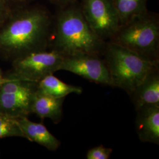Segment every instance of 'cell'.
Instances as JSON below:
<instances>
[{"mask_svg":"<svg viewBox=\"0 0 159 159\" xmlns=\"http://www.w3.org/2000/svg\"><path fill=\"white\" fill-rule=\"evenodd\" d=\"M53 27L48 12L31 8L8 17L0 27V52L13 60L50 46Z\"/></svg>","mask_w":159,"mask_h":159,"instance_id":"obj_1","label":"cell"},{"mask_svg":"<svg viewBox=\"0 0 159 159\" xmlns=\"http://www.w3.org/2000/svg\"><path fill=\"white\" fill-rule=\"evenodd\" d=\"M51 49L64 56L79 54L103 56L106 42L102 40L91 29L75 2L66 6L60 12L53 27Z\"/></svg>","mask_w":159,"mask_h":159,"instance_id":"obj_2","label":"cell"},{"mask_svg":"<svg viewBox=\"0 0 159 159\" xmlns=\"http://www.w3.org/2000/svg\"><path fill=\"white\" fill-rule=\"evenodd\" d=\"M102 57L108 68L112 87L129 95L159 64L146 60L134 52L112 42L107 43Z\"/></svg>","mask_w":159,"mask_h":159,"instance_id":"obj_3","label":"cell"},{"mask_svg":"<svg viewBox=\"0 0 159 159\" xmlns=\"http://www.w3.org/2000/svg\"><path fill=\"white\" fill-rule=\"evenodd\" d=\"M112 42L143 58L159 64V21L148 11L121 26Z\"/></svg>","mask_w":159,"mask_h":159,"instance_id":"obj_4","label":"cell"},{"mask_svg":"<svg viewBox=\"0 0 159 159\" xmlns=\"http://www.w3.org/2000/svg\"><path fill=\"white\" fill-rule=\"evenodd\" d=\"M64 57L54 49L30 53L13 60V72L6 77L38 83L60 70Z\"/></svg>","mask_w":159,"mask_h":159,"instance_id":"obj_5","label":"cell"},{"mask_svg":"<svg viewBox=\"0 0 159 159\" xmlns=\"http://www.w3.org/2000/svg\"><path fill=\"white\" fill-rule=\"evenodd\" d=\"M80 8L93 31L104 41H111L121 27L113 1L81 0Z\"/></svg>","mask_w":159,"mask_h":159,"instance_id":"obj_6","label":"cell"},{"mask_svg":"<svg viewBox=\"0 0 159 159\" xmlns=\"http://www.w3.org/2000/svg\"><path fill=\"white\" fill-rule=\"evenodd\" d=\"M60 70H66L91 82L112 87L108 68L102 56L79 54L64 56Z\"/></svg>","mask_w":159,"mask_h":159,"instance_id":"obj_7","label":"cell"},{"mask_svg":"<svg viewBox=\"0 0 159 159\" xmlns=\"http://www.w3.org/2000/svg\"><path fill=\"white\" fill-rule=\"evenodd\" d=\"M136 119L137 134L142 142L159 144V104L138 108Z\"/></svg>","mask_w":159,"mask_h":159,"instance_id":"obj_8","label":"cell"},{"mask_svg":"<svg viewBox=\"0 0 159 159\" xmlns=\"http://www.w3.org/2000/svg\"><path fill=\"white\" fill-rule=\"evenodd\" d=\"M37 87L19 92L0 91V112L17 119L28 117L31 114V102Z\"/></svg>","mask_w":159,"mask_h":159,"instance_id":"obj_9","label":"cell"},{"mask_svg":"<svg viewBox=\"0 0 159 159\" xmlns=\"http://www.w3.org/2000/svg\"><path fill=\"white\" fill-rule=\"evenodd\" d=\"M64 99L65 97L51 96L41 91L37 87L33 97L31 112L35 114L41 120L48 118L54 123L58 124L63 119Z\"/></svg>","mask_w":159,"mask_h":159,"instance_id":"obj_10","label":"cell"},{"mask_svg":"<svg viewBox=\"0 0 159 159\" xmlns=\"http://www.w3.org/2000/svg\"><path fill=\"white\" fill-rule=\"evenodd\" d=\"M129 96L136 110L144 105L159 104V66L148 74Z\"/></svg>","mask_w":159,"mask_h":159,"instance_id":"obj_11","label":"cell"},{"mask_svg":"<svg viewBox=\"0 0 159 159\" xmlns=\"http://www.w3.org/2000/svg\"><path fill=\"white\" fill-rule=\"evenodd\" d=\"M18 120L26 139L39 144L50 151H56L59 148L60 141L44 125L33 122L28 117H23Z\"/></svg>","mask_w":159,"mask_h":159,"instance_id":"obj_12","label":"cell"},{"mask_svg":"<svg viewBox=\"0 0 159 159\" xmlns=\"http://www.w3.org/2000/svg\"><path fill=\"white\" fill-rule=\"evenodd\" d=\"M37 85L41 91L58 98L66 97L71 93L80 94L83 93V89L81 87L67 84L53 74L48 75L40 80Z\"/></svg>","mask_w":159,"mask_h":159,"instance_id":"obj_13","label":"cell"},{"mask_svg":"<svg viewBox=\"0 0 159 159\" xmlns=\"http://www.w3.org/2000/svg\"><path fill=\"white\" fill-rule=\"evenodd\" d=\"M119 18L120 26L148 11V0H112Z\"/></svg>","mask_w":159,"mask_h":159,"instance_id":"obj_14","label":"cell"},{"mask_svg":"<svg viewBox=\"0 0 159 159\" xmlns=\"http://www.w3.org/2000/svg\"><path fill=\"white\" fill-rule=\"evenodd\" d=\"M12 137L26 139L18 119L0 112V139Z\"/></svg>","mask_w":159,"mask_h":159,"instance_id":"obj_15","label":"cell"},{"mask_svg":"<svg viewBox=\"0 0 159 159\" xmlns=\"http://www.w3.org/2000/svg\"><path fill=\"white\" fill-rule=\"evenodd\" d=\"M113 152L111 148H106L102 145H100L90 148L87 153L86 158L87 159H108Z\"/></svg>","mask_w":159,"mask_h":159,"instance_id":"obj_16","label":"cell"},{"mask_svg":"<svg viewBox=\"0 0 159 159\" xmlns=\"http://www.w3.org/2000/svg\"><path fill=\"white\" fill-rule=\"evenodd\" d=\"M7 1L8 0H0V27L10 16V11Z\"/></svg>","mask_w":159,"mask_h":159,"instance_id":"obj_17","label":"cell"},{"mask_svg":"<svg viewBox=\"0 0 159 159\" xmlns=\"http://www.w3.org/2000/svg\"><path fill=\"white\" fill-rule=\"evenodd\" d=\"M52 2L57 3V4H61L63 5H68L72 3L75 2L77 0H51Z\"/></svg>","mask_w":159,"mask_h":159,"instance_id":"obj_18","label":"cell"},{"mask_svg":"<svg viewBox=\"0 0 159 159\" xmlns=\"http://www.w3.org/2000/svg\"><path fill=\"white\" fill-rule=\"evenodd\" d=\"M7 81H8V79L2 75V72L0 70V87L2 85V84H4L5 82H6Z\"/></svg>","mask_w":159,"mask_h":159,"instance_id":"obj_19","label":"cell"},{"mask_svg":"<svg viewBox=\"0 0 159 159\" xmlns=\"http://www.w3.org/2000/svg\"><path fill=\"white\" fill-rule=\"evenodd\" d=\"M8 1H9V0H8ZM19 1H20V0H19Z\"/></svg>","mask_w":159,"mask_h":159,"instance_id":"obj_20","label":"cell"}]
</instances>
